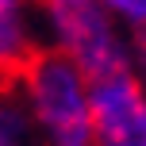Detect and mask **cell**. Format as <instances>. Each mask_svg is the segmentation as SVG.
<instances>
[{
    "label": "cell",
    "mask_w": 146,
    "mask_h": 146,
    "mask_svg": "<svg viewBox=\"0 0 146 146\" xmlns=\"http://www.w3.org/2000/svg\"><path fill=\"white\" fill-rule=\"evenodd\" d=\"M35 127V146H92V81L69 58L38 46L12 73Z\"/></svg>",
    "instance_id": "cell-1"
},
{
    "label": "cell",
    "mask_w": 146,
    "mask_h": 146,
    "mask_svg": "<svg viewBox=\"0 0 146 146\" xmlns=\"http://www.w3.org/2000/svg\"><path fill=\"white\" fill-rule=\"evenodd\" d=\"M38 46L69 58L88 81L131 69V35L104 0H35Z\"/></svg>",
    "instance_id": "cell-2"
},
{
    "label": "cell",
    "mask_w": 146,
    "mask_h": 146,
    "mask_svg": "<svg viewBox=\"0 0 146 146\" xmlns=\"http://www.w3.org/2000/svg\"><path fill=\"white\" fill-rule=\"evenodd\" d=\"M92 146H146V85L131 69L92 81Z\"/></svg>",
    "instance_id": "cell-3"
},
{
    "label": "cell",
    "mask_w": 146,
    "mask_h": 146,
    "mask_svg": "<svg viewBox=\"0 0 146 146\" xmlns=\"http://www.w3.org/2000/svg\"><path fill=\"white\" fill-rule=\"evenodd\" d=\"M38 50L35 0H0V77H12Z\"/></svg>",
    "instance_id": "cell-4"
},
{
    "label": "cell",
    "mask_w": 146,
    "mask_h": 146,
    "mask_svg": "<svg viewBox=\"0 0 146 146\" xmlns=\"http://www.w3.org/2000/svg\"><path fill=\"white\" fill-rule=\"evenodd\" d=\"M0 146H35V127L12 77H0Z\"/></svg>",
    "instance_id": "cell-5"
},
{
    "label": "cell",
    "mask_w": 146,
    "mask_h": 146,
    "mask_svg": "<svg viewBox=\"0 0 146 146\" xmlns=\"http://www.w3.org/2000/svg\"><path fill=\"white\" fill-rule=\"evenodd\" d=\"M127 35H146V0H104Z\"/></svg>",
    "instance_id": "cell-6"
},
{
    "label": "cell",
    "mask_w": 146,
    "mask_h": 146,
    "mask_svg": "<svg viewBox=\"0 0 146 146\" xmlns=\"http://www.w3.org/2000/svg\"><path fill=\"white\" fill-rule=\"evenodd\" d=\"M131 73L146 85V35H131Z\"/></svg>",
    "instance_id": "cell-7"
}]
</instances>
